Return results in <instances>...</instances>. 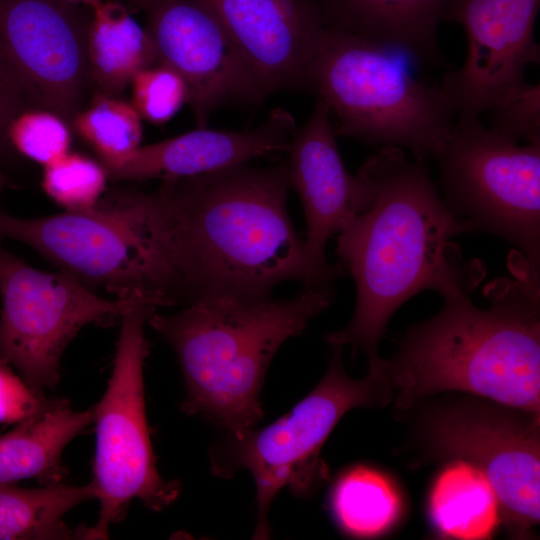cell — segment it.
<instances>
[{"label":"cell","instance_id":"1","mask_svg":"<svg viewBox=\"0 0 540 540\" xmlns=\"http://www.w3.org/2000/svg\"><path fill=\"white\" fill-rule=\"evenodd\" d=\"M285 163L241 164L164 180L147 211L174 304L205 296L271 298L278 284L314 287L287 207Z\"/></svg>","mask_w":540,"mask_h":540},{"label":"cell","instance_id":"2","mask_svg":"<svg viewBox=\"0 0 540 540\" xmlns=\"http://www.w3.org/2000/svg\"><path fill=\"white\" fill-rule=\"evenodd\" d=\"M424 158L383 146L357 173L371 202L337 234L336 252L356 285L350 323L327 335L332 347L351 346L377 361L388 322L424 290L442 296L472 292L483 279L480 262L464 261L453 238L473 228L446 206Z\"/></svg>","mask_w":540,"mask_h":540},{"label":"cell","instance_id":"3","mask_svg":"<svg viewBox=\"0 0 540 540\" xmlns=\"http://www.w3.org/2000/svg\"><path fill=\"white\" fill-rule=\"evenodd\" d=\"M511 265L515 279L485 288L489 307H476L469 291L447 293L434 317L410 326L381 358L396 411L448 392L540 414V283Z\"/></svg>","mask_w":540,"mask_h":540},{"label":"cell","instance_id":"4","mask_svg":"<svg viewBox=\"0 0 540 540\" xmlns=\"http://www.w3.org/2000/svg\"><path fill=\"white\" fill-rule=\"evenodd\" d=\"M333 301L332 286H323L283 301L205 296L174 314L153 312L148 323L173 348L183 374L182 412L234 438L254 429L273 356Z\"/></svg>","mask_w":540,"mask_h":540},{"label":"cell","instance_id":"5","mask_svg":"<svg viewBox=\"0 0 540 540\" xmlns=\"http://www.w3.org/2000/svg\"><path fill=\"white\" fill-rule=\"evenodd\" d=\"M394 52L325 27L306 73L312 91L334 117L336 135L431 156L454 113L439 84L414 78Z\"/></svg>","mask_w":540,"mask_h":540},{"label":"cell","instance_id":"6","mask_svg":"<svg viewBox=\"0 0 540 540\" xmlns=\"http://www.w3.org/2000/svg\"><path fill=\"white\" fill-rule=\"evenodd\" d=\"M396 412L410 424L415 466L463 460L480 468L507 534L530 538L540 520V414L466 393L428 397Z\"/></svg>","mask_w":540,"mask_h":540},{"label":"cell","instance_id":"7","mask_svg":"<svg viewBox=\"0 0 540 540\" xmlns=\"http://www.w3.org/2000/svg\"><path fill=\"white\" fill-rule=\"evenodd\" d=\"M341 352V347H333L322 380L287 414L212 449L215 475L229 478L246 469L254 479V539L269 538L268 512L278 492L288 488L294 496L309 497L329 480L321 450L340 419L352 409L384 407L392 401V390L381 373V358L369 364L364 378L352 379L345 372Z\"/></svg>","mask_w":540,"mask_h":540},{"label":"cell","instance_id":"8","mask_svg":"<svg viewBox=\"0 0 540 540\" xmlns=\"http://www.w3.org/2000/svg\"><path fill=\"white\" fill-rule=\"evenodd\" d=\"M431 156L449 210L515 246L540 281V141L518 145L479 118H459Z\"/></svg>","mask_w":540,"mask_h":540},{"label":"cell","instance_id":"9","mask_svg":"<svg viewBox=\"0 0 540 540\" xmlns=\"http://www.w3.org/2000/svg\"><path fill=\"white\" fill-rule=\"evenodd\" d=\"M157 308L139 302L121 315L113 370L105 393L92 407L96 450L90 484L100 510L97 522L85 527L86 539H107L110 526L124 519L132 500L161 511L180 493L178 482L158 473L145 409L144 327Z\"/></svg>","mask_w":540,"mask_h":540},{"label":"cell","instance_id":"10","mask_svg":"<svg viewBox=\"0 0 540 540\" xmlns=\"http://www.w3.org/2000/svg\"><path fill=\"white\" fill-rule=\"evenodd\" d=\"M0 359L34 390L54 388L61 356L86 325L119 318L148 299H106L66 271L43 272L0 242Z\"/></svg>","mask_w":540,"mask_h":540},{"label":"cell","instance_id":"11","mask_svg":"<svg viewBox=\"0 0 540 540\" xmlns=\"http://www.w3.org/2000/svg\"><path fill=\"white\" fill-rule=\"evenodd\" d=\"M2 238L31 246L88 287H104L117 298L172 305L154 249L108 196L87 210L40 218L0 209Z\"/></svg>","mask_w":540,"mask_h":540},{"label":"cell","instance_id":"12","mask_svg":"<svg viewBox=\"0 0 540 540\" xmlns=\"http://www.w3.org/2000/svg\"><path fill=\"white\" fill-rule=\"evenodd\" d=\"M145 10L157 62L183 79L199 127L220 108L269 95L206 0H150Z\"/></svg>","mask_w":540,"mask_h":540},{"label":"cell","instance_id":"13","mask_svg":"<svg viewBox=\"0 0 540 540\" xmlns=\"http://www.w3.org/2000/svg\"><path fill=\"white\" fill-rule=\"evenodd\" d=\"M540 0H452L445 22L461 25L467 56L440 87L457 119L479 118L504 104L529 83L525 69L538 64L534 24Z\"/></svg>","mask_w":540,"mask_h":540},{"label":"cell","instance_id":"14","mask_svg":"<svg viewBox=\"0 0 540 540\" xmlns=\"http://www.w3.org/2000/svg\"><path fill=\"white\" fill-rule=\"evenodd\" d=\"M90 20L70 0H0V50L26 97L72 121L90 76Z\"/></svg>","mask_w":540,"mask_h":540},{"label":"cell","instance_id":"15","mask_svg":"<svg viewBox=\"0 0 540 540\" xmlns=\"http://www.w3.org/2000/svg\"><path fill=\"white\" fill-rule=\"evenodd\" d=\"M287 154L288 184L297 192L306 219L304 245L313 286H332L344 268L327 262V242L369 206L371 190L346 169L330 113L320 101L308 121L295 130Z\"/></svg>","mask_w":540,"mask_h":540},{"label":"cell","instance_id":"16","mask_svg":"<svg viewBox=\"0 0 540 540\" xmlns=\"http://www.w3.org/2000/svg\"><path fill=\"white\" fill-rule=\"evenodd\" d=\"M269 94L304 88L325 26L315 0H206Z\"/></svg>","mask_w":540,"mask_h":540},{"label":"cell","instance_id":"17","mask_svg":"<svg viewBox=\"0 0 540 540\" xmlns=\"http://www.w3.org/2000/svg\"><path fill=\"white\" fill-rule=\"evenodd\" d=\"M295 130L293 117L279 108L252 130L199 127L171 139L139 146L126 156L102 165L113 180L193 177L287 152Z\"/></svg>","mask_w":540,"mask_h":540},{"label":"cell","instance_id":"18","mask_svg":"<svg viewBox=\"0 0 540 540\" xmlns=\"http://www.w3.org/2000/svg\"><path fill=\"white\" fill-rule=\"evenodd\" d=\"M324 26L364 38L415 64L442 63L438 28L452 0H315Z\"/></svg>","mask_w":540,"mask_h":540},{"label":"cell","instance_id":"19","mask_svg":"<svg viewBox=\"0 0 540 540\" xmlns=\"http://www.w3.org/2000/svg\"><path fill=\"white\" fill-rule=\"evenodd\" d=\"M91 422L92 408L76 411L67 399H50L40 412L0 435V485L29 478L43 485L61 483L67 474L63 450Z\"/></svg>","mask_w":540,"mask_h":540},{"label":"cell","instance_id":"20","mask_svg":"<svg viewBox=\"0 0 540 540\" xmlns=\"http://www.w3.org/2000/svg\"><path fill=\"white\" fill-rule=\"evenodd\" d=\"M434 534L441 539L487 540L502 525L499 499L485 473L463 460L445 462L427 498Z\"/></svg>","mask_w":540,"mask_h":540},{"label":"cell","instance_id":"21","mask_svg":"<svg viewBox=\"0 0 540 540\" xmlns=\"http://www.w3.org/2000/svg\"><path fill=\"white\" fill-rule=\"evenodd\" d=\"M90 76L100 94L117 96L142 70L157 61L146 29L119 1H101L92 9L87 33Z\"/></svg>","mask_w":540,"mask_h":540},{"label":"cell","instance_id":"22","mask_svg":"<svg viewBox=\"0 0 540 540\" xmlns=\"http://www.w3.org/2000/svg\"><path fill=\"white\" fill-rule=\"evenodd\" d=\"M90 499H95L90 483L61 482L40 488L0 485V540L83 539L82 527L72 530L64 516Z\"/></svg>","mask_w":540,"mask_h":540},{"label":"cell","instance_id":"23","mask_svg":"<svg viewBox=\"0 0 540 540\" xmlns=\"http://www.w3.org/2000/svg\"><path fill=\"white\" fill-rule=\"evenodd\" d=\"M329 504L339 528L355 538H376L390 532L404 513V499L395 481L367 465H355L334 482Z\"/></svg>","mask_w":540,"mask_h":540},{"label":"cell","instance_id":"24","mask_svg":"<svg viewBox=\"0 0 540 540\" xmlns=\"http://www.w3.org/2000/svg\"><path fill=\"white\" fill-rule=\"evenodd\" d=\"M74 130L97 153L100 163L120 159L140 146L141 116L130 103L98 94L72 119Z\"/></svg>","mask_w":540,"mask_h":540},{"label":"cell","instance_id":"25","mask_svg":"<svg viewBox=\"0 0 540 540\" xmlns=\"http://www.w3.org/2000/svg\"><path fill=\"white\" fill-rule=\"evenodd\" d=\"M42 187L65 211L94 207L105 189L104 166L79 153H70L44 167Z\"/></svg>","mask_w":540,"mask_h":540},{"label":"cell","instance_id":"26","mask_svg":"<svg viewBox=\"0 0 540 540\" xmlns=\"http://www.w3.org/2000/svg\"><path fill=\"white\" fill-rule=\"evenodd\" d=\"M8 143L44 167L69 152L71 132L67 121L49 110H23L10 123Z\"/></svg>","mask_w":540,"mask_h":540},{"label":"cell","instance_id":"27","mask_svg":"<svg viewBox=\"0 0 540 540\" xmlns=\"http://www.w3.org/2000/svg\"><path fill=\"white\" fill-rule=\"evenodd\" d=\"M131 84L132 105L141 118L154 124L169 121L188 99L183 79L162 64L142 70Z\"/></svg>","mask_w":540,"mask_h":540},{"label":"cell","instance_id":"28","mask_svg":"<svg viewBox=\"0 0 540 540\" xmlns=\"http://www.w3.org/2000/svg\"><path fill=\"white\" fill-rule=\"evenodd\" d=\"M491 128L518 142L525 138L528 142L540 141V92L539 85L528 84L516 96L504 104L490 110Z\"/></svg>","mask_w":540,"mask_h":540},{"label":"cell","instance_id":"29","mask_svg":"<svg viewBox=\"0 0 540 540\" xmlns=\"http://www.w3.org/2000/svg\"><path fill=\"white\" fill-rule=\"evenodd\" d=\"M49 400L0 359V423L18 424L40 412Z\"/></svg>","mask_w":540,"mask_h":540},{"label":"cell","instance_id":"30","mask_svg":"<svg viewBox=\"0 0 540 540\" xmlns=\"http://www.w3.org/2000/svg\"><path fill=\"white\" fill-rule=\"evenodd\" d=\"M25 96L0 50V154L8 143L7 130L11 121L24 110Z\"/></svg>","mask_w":540,"mask_h":540},{"label":"cell","instance_id":"31","mask_svg":"<svg viewBox=\"0 0 540 540\" xmlns=\"http://www.w3.org/2000/svg\"><path fill=\"white\" fill-rule=\"evenodd\" d=\"M128 1L134 9L140 10V9H146L150 0H128Z\"/></svg>","mask_w":540,"mask_h":540},{"label":"cell","instance_id":"32","mask_svg":"<svg viewBox=\"0 0 540 540\" xmlns=\"http://www.w3.org/2000/svg\"><path fill=\"white\" fill-rule=\"evenodd\" d=\"M70 1L76 4H84L85 6H87L88 8L92 10L102 0H70Z\"/></svg>","mask_w":540,"mask_h":540},{"label":"cell","instance_id":"33","mask_svg":"<svg viewBox=\"0 0 540 540\" xmlns=\"http://www.w3.org/2000/svg\"><path fill=\"white\" fill-rule=\"evenodd\" d=\"M9 181L0 168V192L9 186Z\"/></svg>","mask_w":540,"mask_h":540}]
</instances>
